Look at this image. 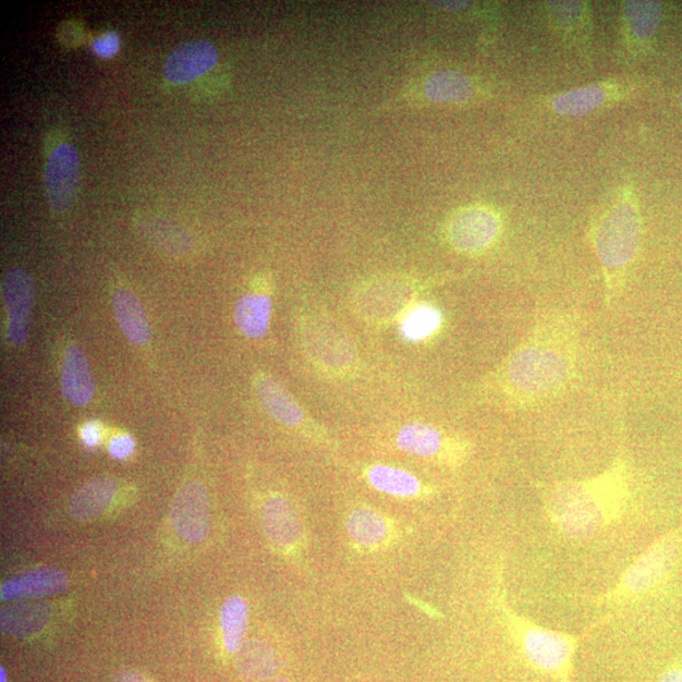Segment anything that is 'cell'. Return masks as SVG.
Listing matches in <instances>:
<instances>
[{
  "label": "cell",
  "instance_id": "cell-1",
  "mask_svg": "<svg viewBox=\"0 0 682 682\" xmlns=\"http://www.w3.org/2000/svg\"><path fill=\"white\" fill-rule=\"evenodd\" d=\"M579 336L574 315L549 310L538 316L497 372V390L507 406L531 410L559 398L575 378Z\"/></svg>",
  "mask_w": 682,
  "mask_h": 682
},
{
  "label": "cell",
  "instance_id": "cell-2",
  "mask_svg": "<svg viewBox=\"0 0 682 682\" xmlns=\"http://www.w3.org/2000/svg\"><path fill=\"white\" fill-rule=\"evenodd\" d=\"M631 498L630 463L621 451L593 477L551 484L544 491V509L558 534L588 540L618 525L630 510Z\"/></svg>",
  "mask_w": 682,
  "mask_h": 682
},
{
  "label": "cell",
  "instance_id": "cell-3",
  "mask_svg": "<svg viewBox=\"0 0 682 682\" xmlns=\"http://www.w3.org/2000/svg\"><path fill=\"white\" fill-rule=\"evenodd\" d=\"M641 233L638 203L626 188L600 211L590 227L589 236L605 280L608 306L622 295L638 255Z\"/></svg>",
  "mask_w": 682,
  "mask_h": 682
},
{
  "label": "cell",
  "instance_id": "cell-4",
  "mask_svg": "<svg viewBox=\"0 0 682 682\" xmlns=\"http://www.w3.org/2000/svg\"><path fill=\"white\" fill-rule=\"evenodd\" d=\"M496 606L499 620L503 624L512 645L531 668L562 682H569L573 670V658L581 642L598 626L613 620L614 614H607L596 624H592L583 634L546 629L529 618L511 608L507 601L503 586V570L499 571Z\"/></svg>",
  "mask_w": 682,
  "mask_h": 682
},
{
  "label": "cell",
  "instance_id": "cell-5",
  "mask_svg": "<svg viewBox=\"0 0 682 682\" xmlns=\"http://www.w3.org/2000/svg\"><path fill=\"white\" fill-rule=\"evenodd\" d=\"M682 557V533L671 529L646 547L612 588L594 598L597 607L618 609L646 599L668 584Z\"/></svg>",
  "mask_w": 682,
  "mask_h": 682
},
{
  "label": "cell",
  "instance_id": "cell-6",
  "mask_svg": "<svg viewBox=\"0 0 682 682\" xmlns=\"http://www.w3.org/2000/svg\"><path fill=\"white\" fill-rule=\"evenodd\" d=\"M503 220L490 206L472 205L460 209L446 228L450 247L466 256H479L498 242L502 235Z\"/></svg>",
  "mask_w": 682,
  "mask_h": 682
},
{
  "label": "cell",
  "instance_id": "cell-7",
  "mask_svg": "<svg viewBox=\"0 0 682 682\" xmlns=\"http://www.w3.org/2000/svg\"><path fill=\"white\" fill-rule=\"evenodd\" d=\"M308 358L330 376H348L356 366L352 341L322 317H310L305 329Z\"/></svg>",
  "mask_w": 682,
  "mask_h": 682
},
{
  "label": "cell",
  "instance_id": "cell-8",
  "mask_svg": "<svg viewBox=\"0 0 682 682\" xmlns=\"http://www.w3.org/2000/svg\"><path fill=\"white\" fill-rule=\"evenodd\" d=\"M634 87L636 86L626 82V78H610V81L575 87V89L553 95L547 106L555 114L581 118L624 100Z\"/></svg>",
  "mask_w": 682,
  "mask_h": 682
},
{
  "label": "cell",
  "instance_id": "cell-9",
  "mask_svg": "<svg viewBox=\"0 0 682 682\" xmlns=\"http://www.w3.org/2000/svg\"><path fill=\"white\" fill-rule=\"evenodd\" d=\"M395 441L401 450L411 455L436 458L450 466L462 464L471 449L465 440L453 438L438 427L422 423L403 426Z\"/></svg>",
  "mask_w": 682,
  "mask_h": 682
},
{
  "label": "cell",
  "instance_id": "cell-10",
  "mask_svg": "<svg viewBox=\"0 0 682 682\" xmlns=\"http://www.w3.org/2000/svg\"><path fill=\"white\" fill-rule=\"evenodd\" d=\"M171 525L185 540L199 544L206 540L211 531V510L208 491L203 484L190 480L174 496Z\"/></svg>",
  "mask_w": 682,
  "mask_h": 682
},
{
  "label": "cell",
  "instance_id": "cell-11",
  "mask_svg": "<svg viewBox=\"0 0 682 682\" xmlns=\"http://www.w3.org/2000/svg\"><path fill=\"white\" fill-rule=\"evenodd\" d=\"M81 179V157L70 145L54 148L45 170L47 204L54 214H65L73 206Z\"/></svg>",
  "mask_w": 682,
  "mask_h": 682
},
{
  "label": "cell",
  "instance_id": "cell-12",
  "mask_svg": "<svg viewBox=\"0 0 682 682\" xmlns=\"http://www.w3.org/2000/svg\"><path fill=\"white\" fill-rule=\"evenodd\" d=\"M2 296L8 313L7 338L13 345L25 344L35 303L34 280L25 269H13L4 277Z\"/></svg>",
  "mask_w": 682,
  "mask_h": 682
},
{
  "label": "cell",
  "instance_id": "cell-13",
  "mask_svg": "<svg viewBox=\"0 0 682 682\" xmlns=\"http://www.w3.org/2000/svg\"><path fill=\"white\" fill-rule=\"evenodd\" d=\"M219 53L211 42L192 41L178 47L166 60L163 75L173 85L192 83L217 65Z\"/></svg>",
  "mask_w": 682,
  "mask_h": 682
},
{
  "label": "cell",
  "instance_id": "cell-14",
  "mask_svg": "<svg viewBox=\"0 0 682 682\" xmlns=\"http://www.w3.org/2000/svg\"><path fill=\"white\" fill-rule=\"evenodd\" d=\"M69 588V577L63 571L41 568L11 577L0 588L2 601L38 599L58 596Z\"/></svg>",
  "mask_w": 682,
  "mask_h": 682
},
{
  "label": "cell",
  "instance_id": "cell-15",
  "mask_svg": "<svg viewBox=\"0 0 682 682\" xmlns=\"http://www.w3.org/2000/svg\"><path fill=\"white\" fill-rule=\"evenodd\" d=\"M261 523L269 541L281 549H290L303 537V525L299 514L283 497L268 499L261 511Z\"/></svg>",
  "mask_w": 682,
  "mask_h": 682
},
{
  "label": "cell",
  "instance_id": "cell-16",
  "mask_svg": "<svg viewBox=\"0 0 682 682\" xmlns=\"http://www.w3.org/2000/svg\"><path fill=\"white\" fill-rule=\"evenodd\" d=\"M663 7L660 2H625L622 5V29L625 46L638 49L656 36L661 25Z\"/></svg>",
  "mask_w": 682,
  "mask_h": 682
},
{
  "label": "cell",
  "instance_id": "cell-17",
  "mask_svg": "<svg viewBox=\"0 0 682 682\" xmlns=\"http://www.w3.org/2000/svg\"><path fill=\"white\" fill-rule=\"evenodd\" d=\"M477 93L474 78L455 70L438 71L424 83L425 97L436 105L462 106L473 100Z\"/></svg>",
  "mask_w": 682,
  "mask_h": 682
},
{
  "label": "cell",
  "instance_id": "cell-18",
  "mask_svg": "<svg viewBox=\"0 0 682 682\" xmlns=\"http://www.w3.org/2000/svg\"><path fill=\"white\" fill-rule=\"evenodd\" d=\"M256 391L261 406L276 422L289 427H300L306 423L304 409L272 377L259 375Z\"/></svg>",
  "mask_w": 682,
  "mask_h": 682
},
{
  "label": "cell",
  "instance_id": "cell-19",
  "mask_svg": "<svg viewBox=\"0 0 682 682\" xmlns=\"http://www.w3.org/2000/svg\"><path fill=\"white\" fill-rule=\"evenodd\" d=\"M61 385L65 398L77 406H86L94 395L89 362L82 348L71 345L63 358Z\"/></svg>",
  "mask_w": 682,
  "mask_h": 682
},
{
  "label": "cell",
  "instance_id": "cell-20",
  "mask_svg": "<svg viewBox=\"0 0 682 682\" xmlns=\"http://www.w3.org/2000/svg\"><path fill=\"white\" fill-rule=\"evenodd\" d=\"M50 621V609L41 602L19 601L0 612L2 631L10 636L31 637L45 630Z\"/></svg>",
  "mask_w": 682,
  "mask_h": 682
},
{
  "label": "cell",
  "instance_id": "cell-21",
  "mask_svg": "<svg viewBox=\"0 0 682 682\" xmlns=\"http://www.w3.org/2000/svg\"><path fill=\"white\" fill-rule=\"evenodd\" d=\"M118 484L112 478H98L86 483L71 499L70 512L81 522L100 517L117 494Z\"/></svg>",
  "mask_w": 682,
  "mask_h": 682
},
{
  "label": "cell",
  "instance_id": "cell-22",
  "mask_svg": "<svg viewBox=\"0 0 682 682\" xmlns=\"http://www.w3.org/2000/svg\"><path fill=\"white\" fill-rule=\"evenodd\" d=\"M113 307L126 339L134 345H146L150 339V327L138 297L130 290H119L114 293Z\"/></svg>",
  "mask_w": 682,
  "mask_h": 682
},
{
  "label": "cell",
  "instance_id": "cell-23",
  "mask_svg": "<svg viewBox=\"0 0 682 682\" xmlns=\"http://www.w3.org/2000/svg\"><path fill=\"white\" fill-rule=\"evenodd\" d=\"M547 15L561 35L570 41L585 44L590 32V13L588 3L584 2H549L546 3Z\"/></svg>",
  "mask_w": 682,
  "mask_h": 682
},
{
  "label": "cell",
  "instance_id": "cell-24",
  "mask_svg": "<svg viewBox=\"0 0 682 682\" xmlns=\"http://www.w3.org/2000/svg\"><path fill=\"white\" fill-rule=\"evenodd\" d=\"M271 299L261 293H248L235 305V322L245 337L260 339L266 336L271 321Z\"/></svg>",
  "mask_w": 682,
  "mask_h": 682
},
{
  "label": "cell",
  "instance_id": "cell-25",
  "mask_svg": "<svg viewBox=\"0 0 682 682\" xmlns=\"http://www.w3.org/2000/svg\"><path fill=\"white\" fill-rule=\"evenodd\" d=\"M236 668L249 682L271 679L277 670L276 655L271 646L260 640L245 641L236 657Z\"/></svg>",
  "mask_w": 682,
  "mask_h": 682
},
{
  "label": "cell",
  "instance_id": "cell-26",
  "mask_svg": "<svg viewBox=\"0 0 682 682\" xmlns=\"http://www.w3.org/2000/svg\"><path fill=\"white\" fill-rule=\"evenodd\" d=\"M346 531L352 540L362 546H379L390 536L385 515L369 509L354 511L346 520Z\"/></svg>",
  "mask_w": 682,
  "mask_h": 682
},
{
  "label": "cell",
  "instance_id": "cell-27",
  "mask_svg": "<svg viewBox=\"0 0 682 682\" xmlns=\"http://www.w3.org/2000/svg\"><path fill=\"white\" fill-rule=\"evenodd\" d=\"M367 477L373 488L394 497H416L423 490L422 483L415 475L393 466H372Z\"/></svg>",
  "mask_w": 682,
  "mask_h": 682
},
{
  "label": "cell",
  "instance_id": "cell-28",
  "mask_svg": "<svg viewBox=\"0 0 682 682\" xmlns=\"http://www.w3.org/2000/svg\"><path fill=\"white\" fill-rule=\"evenodd\" d=\"M220 625L227 651L238 654L248 625V605L241 597L228 598L220 609Z\"/></svg>",
  "mask_w": 682,
  "mask_h": 682
},
{
  "label": "cell",
  "instance_id": "cell-29",
  "mask_svg": "<svg viewBox=\"0 0 682 682\" xmlns=\"http://www.w3.org/2000/svg\"><path fill=\"white\" fill-rule=\"evenodd\" d=\"M443 324L440 308L431 304H417L403 315L401 332L410 341H423L438 334Z\"/></svg>",
  "mask_w": 682,
  "mask_h": 682
},
{
  "label": "cell",
  "instance_id": "cell-30",
  "mask_svg": "<svg viewBox=\"0 0 682 682\" xmlns=\"http://www.w3.org/2000/svg\"><path fill=\"white\" fill-rule=\"evenodd\" d=\"M121 47V38L115 32H108V34L101 35L99 38L94 39L92 49L94 53H97L99 58L109 59L113 58Z\"/></svg>",
  "mask_w": 682,
  "mask_h": 682
},
{
  "label": "cell",
  "instance_id": "cell-31",
  "mask_svg": "<svg viewBox=\"0 0 682 682\" xmlns=\"http://www.w3.org/2000/svg\"><path fill=\"white\" fill-rule=\"evenodd\" d=\"M134 450V440L130 435H119L109 442V453L115 459L129 458Z\"/></svg>",
  "mask_w": 682,
  "mask_h": 682
},
{
  "label": "cell",
  "instance_id": "cell-32",
  "mask_svg": "<svg viewBox=\"0 0 682 682\" xmlns=\"http://www.w3.org/2000/svg\"><path fill=\"white\" fill-rule=\"evenodd\" d=\"M82 439L87 448L97 447L101 439L100 427L97 424L89 423L82 428Z\"/></svg>",
  "mask_w": 682,
  "mask_h": 682
},
{
  "label": "cell",
  "instance_id": "cell-33",
  "mask_svg": "<svg viewBox=\"0 0 682 682\" xmlns=\"http://www.w3.org/2000/svg\"><path fill=\"white\" fill-rule=\"evenodd\" d=\"M658 682H682V665L671 666L662 673Z\"/></svg>",
  "mask_w": 682,
  "mask_h": 682
},
{
  "label": "cell",
  "instance_id": "cell-34",
  "mask_svg": "<svg viewBox=\"0 0 682 682\" xmlns=\"http://www.w3.org/2000/svg\"><path fill=\"white\" fill-rule=\"evenodd\" d=\"M114 682H149L141 672L134 670H125L115 678Z\"/></svg>",
  "mask_w": 682,
  "mask_h": 682
},
{
  "label": "cell",
  "instance_id": "cell-35",
  "mask_svg": "<svg viewBox=\"0 0 682 682\" xmlns=\"http://www.w3.org/2000/svg\"><path fill=\"white\" fill-rule=\"evenodd\" d=\"M0 682H7V673L4 669H0Z\"/></svg>",
  "mask_w": 682,
  "mask_h": 682
},
{
  "label": "cell",
  "instance_id": "cell-36",
  "mask_svg": "<svg viewBox=\"0 0 682 682\" xmlns=\"http://www.w3.org/2000/svg\"><path fill=\"white\" fill-rule=\"evenodd\" d=\"M272 682H290L288 679H277Z\"/></svg>",
  "mask_w": 682,
  "mask_h": 682
},
{
  "label": "cell",
  "instance_id": "cell-37",
  "mask_svg": "<svg viewBox=\"0 0 682 682\" xmlns=\"http://www.w3.org/2000/svg\"><path fill=\"white\" fill-rule=\"evenodd\" d=\"M680 102H681V106H682V93L680 95Z\"/></svg>",
  "mask_w": 682,
  "mask_h": 682
}]
</instances>
